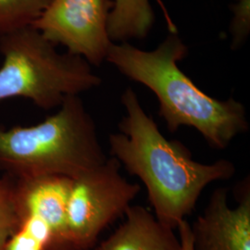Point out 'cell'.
Here are the masks:
<instances>
[{
  "mask_svg": "<svg viewBox=\"0 0 250 250\" xmlns=\"http://www.w3.org/2000/svg\"><path fill=\"white\" fill-rule=\"evenodd\" d=\"M51 0H0V38L32 26Z\"/></svg>",
  "mask_w": 250,
  "mask_h": 250,
  "instance_id": "8fae6325",
  "label": "cell"
},
{
  "mask_svg": "<svg viewBox=\"0 0 250 250\" xmlns=\"http://www.w3.org/2000/svg\"><path fill=\"white\" fill-rule=\"evenodd\" d=\"M94 119L80 96L32 126H0V170L23 182L47 176L74 179L107 160Z\"/></svg>",
  "mask_w": 250,
  "mask_h": 250,
  "instance_id": "3957f363",
  "label": "cell"
},
{
  "mask_svg": "<svg viewBox=\"0 0 250 250\" xmlns=\"http://www.w3.org/2000/svg\"><path fill=\"white\" fill-rule=\"evenodd\" d=\"M0 102L25 99L49 110L64 99L98 87L101 78L81 57L61 53L36 28L26 27L0 38Z\"/></svg>",
  "mask_w": 250,
  "mask_h": 250,
  "instance_id": "277c9868",
  "label": "cell"
},
{
  "mask_svg": "<svg viewBox=\"0 0 250 250\" xmlns=\"http://www.w3.org/2000/svg\"><path fill=\"white\" fill-rule=\"evenodd\" d=\"M22 221L17 182L3 174L0 176V250H5Z\"/></svg>",
  "mask_w": 250,
  "mask_h": 250,
  "instance_id": "7c38bea8",
  "label": "cell"
},
{
  "mask_svg": "<svg viewBox=\"0 0 250 250\" xmlns=\"http://www.w3.org/2000/svg\"><path fill=\"white\" fill-rule=\"evenodd\" d=\"M188 53V45L171 34L149 51L128 42L113 43L106 62L154 93L170 132L182 126L195 128L210 146L223 150L249 130L247 110L235 99L219 100L197 87L179 68Z\"/></svg>",
  "mask_w": 250,
  "mask_h": 250,
  "instance_id": "7a4b0ae2",
  "label": "cell"
},
{
  "mask_svg": "<svg viewBox=\"0 0 250 250\" xmlns=\"http://www.w3.org/2000/svg\"><path fill=\"white\" fill-rule=\"evenodd\" d=\"M51 231L36 215L24 214L20 228L10 238L5 250H48Z\"/></svg>",
  "mask_w": 250,
  "mask_h": 250,
  "instance_id": "4fadbf2b",
  "label": "cell"
},
{
  "mask_svg": "<svg viewBox=\"0 0 250 250\" xmlns=\"http://www.w3.org/2000/svg\"><path fill=\"white\" fill-rule=\"evenodd\" d=\"M232 6V18L230 26L232 46L236 49L247 40L250 32V0H236Z\"/></svg>",
  "mask_w": 250,
  "mask_h": 250,
  "instance_id": "5bb4252c",
  "label": "cell"
},
{
  "mask_svg": "<svg viewBox=\"0 0 250 250\" xmlns=\"http://www.w3.org/2000/svg\"><path fill=\"white\" fill-rule=\"evenodd\" d=\"M121 164L107 158L95 169L72 179L66 207V225L72 250H89L109 224L125 215L139 194L138 184L128 182Z\"/></svg>",
  "mask_w": 250,
  "mask_h": 250,
  "instance_id": "5b68a950",
  "label": "cell"
},
{
  "mask_svg": "<svg viewBox=\"0 0 250 250\" xmlns=\"http://www.w3.org/2000/svg\"><path fill=\"white\" fill-rule=\"evenodd\" d=\"M177 229L181 243V250H195L193 246L191 224H189L187 220H184L179 224Z\"/></svg>",
  "mask_w": 250,
  "mask_h": 250,
  "instance_id": "9a60e30c",
  "label": "cell"
},
{
  "mask_svg": "<svg viewBox=\"0 0 250 250\" xmlns=\"http://www.w3.org/2000/svg\"><path fill=\"white\" fill-rule=\"evenodd\" d=\"M125 215V223L96 250H181L174 229L146 208L131 205Z\"/></svg>",
  "mask_w": 250,
  "mask_h": 250,
  "instance_id": "9c48e42d",
  "label": "cell"
},
{
  "mask_svg": "<svg viewBox=\"0 0 250 250\" xmlns=\"http://www.w3.org/2000/svg\"><path fill=\"white\" fill-rule=\"evenodd\" d=\"M112 4V0H51L32 26L56 46L100 66L113 44L107 32Z\"/></svg>",
  "mask_w": 250,
  "mask_h": 250,
  "instance_id": "8992f818",
  "label": "cell"
},
{
  "mask_svg": "<svg viewBox=\"0 0 250 250\" xmlns=\"http://www.w3.org/2000/svg\"><path fill=\"white\" fill-rule=\"evenodd\" d=\"M16 182L22 216L36 215L51 231L48 250H72L66 225V207L72 179L47 176Z\"/></svg>",
  "mask_w": 250,
  "mask_h": 250,
  "instance_id": "ba28073f",
  "label": "cell"
},
{
  "mask_svg": "<svg viewBox=\"0 0 250 250\" xmlns=\"http://www.w3.org/2000/svg\"><path fill=\"white\" fill-rule=\"evenodd\" d=\"M107 32L110 40L126 43L144 39L153 28L155 13L149 0H112Z\"/></svg>",
  "mask_w": 250,
  "mask_h": 250,
  "instance_id": "30bf717a",
  "label": "cell"
},
{
  "mask_svg": "<svg viewBox=\"0 0 250 250\" xmlns=\"http://www.w3.org/2000/svg\"><path fill=\"white\" fill-rule=\"evenodd\" d=\"M121 100L125 115L120 133L108 138L111 157L141 179L157 220L176 229L193 212L207 186L232 178L235 167L227 160L210 164L194 161L183 144L161 134L132 87L125 89Z\"/></svg>",
  "mask_w": 250,
  "mask_h": 250,
  "instance_id": "6da1fadb",
  "label": "cell"
},
{
  "mask_svg": "<svg viewBox=\"0 0 250 250\" xmlns=\"http://www.w3.org/2000/svg\"><path fill=\"white\" fill-rule=\"evenodd\" d=\"M234 208L228 205V189L212 193L203 214L191 225L195 250H250V184H245Z\"/></svg>",
  "mask_w": 250,
  "mask_h": 250,
  "instance_id": "52a82bcc",
  "label": "cell"
}]
</instances>
